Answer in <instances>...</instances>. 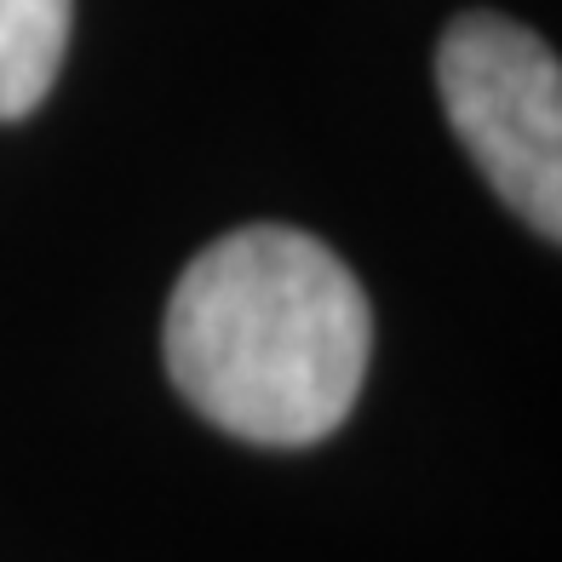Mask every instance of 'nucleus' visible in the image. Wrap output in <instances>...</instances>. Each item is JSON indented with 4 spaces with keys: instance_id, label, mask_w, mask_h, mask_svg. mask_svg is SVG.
Returning a JSON list of instances; mask_svg holds the SVG:
<instances>
[{
    "instance_id": "nucleus-1",
    "label": "nucleus",
    "mask_w": 562,
    "mask_h": 562,
    "mask_svg": "<svg viewBox=\"0 0 562 562\" xmlns=\"http://www.w3.org/2000/svg\"><path fill=\"white\" fill-rule=\"evenodd\" d=\"M373 350L368 293L334 247L247 224L201 247L167 299L161 356L207 425L259 448L334 437Z\"/></svg>"
},
{
    "instance_id": "nucleus-2",
    "label": "nucleus",
    "mask_w": 562,
    "mask_h": 562,
    "mask_svg": "<svg viewBox=\"0 0 562 562\" xmlns=\"http://www.w3.org/2000/svg\"><path fill=\"white\" fill-rule=\"evenodd\" d=\"M437 87L494 195L546 241L562 236V64L499 12H465L437 46Z\"/></svg>"
},
{
    "instance_id": "nucleus-3",
    "label": "nucleus",
    "mask_w": 562,
    "mask_h": 562,
    "mask_svg": "<svg viewBox=\"0 0 562 562\" xmlns=\"http://www.w3.org/2000/svg\"><path fill=\"white\" fill-rule=\"evenodd\" d=\"M75 0H0V121L46 104L69 53Z\"/></svg>"
}]
</instances>
